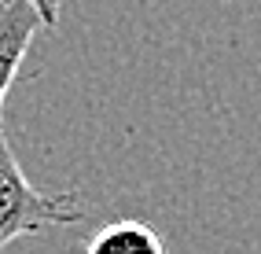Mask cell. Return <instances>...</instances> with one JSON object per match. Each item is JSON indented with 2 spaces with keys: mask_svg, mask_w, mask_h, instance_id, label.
Returning a JSON list of instances; mask_svg holds the SVG:
<instances>
[{
  "mask_svg": "<svg viewBox=\"0 0 261 254\" xmlns=\"http://www.w3.org/2000/svg\"><path fill=\"white\" fill-rule=\"evenodd\" d=\"M89 214L74 188L41 192L26 181L19 159L11 155L8 133L0 129V250L19 236H37L44 228L77 225Z\"/></svg>",
  "mask_w": 261,
  "mask_h": 254,
  "instance_id": "cell-1",
  "label": "cell"
},
{
  "mask_svg": "<svg viewBox=\"0 0 261 254\" xmlns=\"http://www.w3.org/2000/svg\"><path fill=\"white\" fill-rule=\"evenodd\" d=\"M41 15L26 0H8L0 4V129H4V96L19 78V66L26 59V48L33 44L41 30Z\"/></svg>",
  "mask_w": 261,
  "mask_h": 254,
  "instance_id": "cell-2",
  "label": "cell"
},
{
  "mask_svg": "<svg viewBox=\"0 0 261 254\" xmlns=\"http://www.w3.org/2000/svg\"><path fill=\"white\" fill-rule=\"evenodd\" d=\"M85 254H166V243L147 221H111L89 240Z\"/></svg>",
  "mask_w": 261,
  "mask_h": 254,
  "instance_id": "cell-3",
  "label": "cell"
},
{
  "mask_svg": "<svg viewBox=\"0 0 261 254\" xmlns=\"http://www.w3.org/2000/svg\"><path fill=\"white\" fill-rule=\"evenodd\" d=\"M26 4L37 8V15H41V22H44V26H56V22H59V15H63V0H26Z\"/></svg>",
  "mask_w": 261,
  "mask_h": 254,
  "instance_id": "cell-4",
  "label": "cell"
},
{
  "mask_svg": "<svg viewBox=\"0 0 261 254\" xmlns=\"http://www.w3.org/2000/svg\"><path fill=\"white\" fill-rule=\"evenodd\" d=\"M0 4H8V0H0Z\"/></svg>",
  "mask_w": 261,
  "mask_h": 254,
  "instance_id": "cell-5",
  "label": "cell"
}]
</instances>
